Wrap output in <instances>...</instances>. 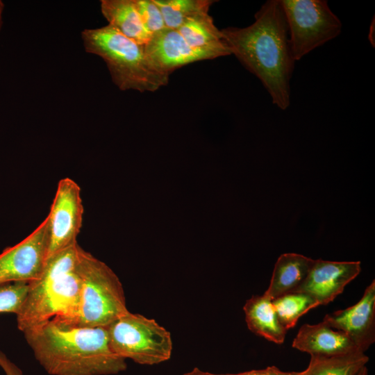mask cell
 Returning a JSON list of instances; mask_svg holds the SVG:
<instances>
[{
	"label": "cell",
	"mask_w": 375,
	"mask_h": 375,
	"mask_svg": "<svg viewBox=\"0 0 375 375\" xmlns=\"http://www.w3.org/2000/svg\"><path fill=\"white\" fill-rule=\"evenodd\" d=\"M81 39L86 52L105 61L112 81L121 90L155 92L167 84L169 76L154 67L144 45L111 26L85 29Z\"/></svg>",
	"instance_id": "cell-4"
},
{
	"label": "cell",
	"mask_w": 375,
	"mask_h": 375,
	"mask_svg": "<svg viewBox=\"0 0 375 375\" xmlns=\"http://www.w3.org/2000/svg\"><path fill=\"white\" fill-rule=\"evenodd\" d=\"M83 214L79 185L70 178H62L47 216L49 234L48 258L77 242Z\"/></svg>",
	"instance_id": "cell-9"
},
{
	"label": "cell",
	"mask_w": 375,
	"mask_h": 375,
	"mask_svg": "<svg viewBox=\"0 0 375 375\" xmlns=\"http://www.w3.org/2000/svg\"><path fill=\"white\" fill-rule=\"evenodd\" d=\"M272 304L281 324L287 331L295 326L302 315L319 306L312 297L299 292L281 295L272 300Z\"/></svg>",
	"instance_id": "cell-19"
},
{
	"label": "cell",
	"mask_w": 375,
	"mask_h": 375,
	"mask_svg": "<svg viewBox=\"0 0 375 375\" xmlns=\"http://www.w3.org/2000/svg\"><path fill=\"white\" fill-rule=\"evenodd\" d=\"M49 242L46 217L23 240L0 253V284L38 280L47 261Z\"/></svg>",
	"instance_id": "cell-8"
},
{
	"label": "cell",
	"mask_w": 375,
	"mask_h": 375,
	"mask_svg": "<svg viewBox=\"0 0 375 375\" xmlns=\"http://www.w3.org/2000/svg\"><path fill=\"white\" fill-rule=\"evenodd\" d=\"M81 249L76 242L48 258L40 278L29 283L26 300L17 315L22 332L53 318L75 324L80 301Z\"/></svg>",
	"instance_id": "cell-3"
},
{
	"label": "cell",
	"mask_w": 375,
	"mask_h": 375,
	"mask_svg": "<svg viewBox=\"0 0 375 375\" xmlns=\"http://www.w3.org/2000/svg\"><path fill=\"white\" fill-rule=\"evenodd\" d=\"M360 271V261L315 260L306 280L294 292L308 294L319 306H325L340 295Z\"/></svg>",
	"instance_id": "cell-12"
},
{
	"label": "cell",
	"mask_w": 375,
	"mask_h": 375,
	"mask_svg": "<svg viewBox=\"0 0 375 375\" xmlns=\"http://www.w3.org/2000/svg\"><path fill=\"white\" fill-rule=\"evenodd\" d=\"M243 310L248 328L254 334L274 342H284L287 330L281 324L272 300L264 293L247 300Z\"/></svg>",
	"instance_id": "cell-15"
},
{
	"label": "cell",
	"mask_w": 375,
	"mask_h": 375,
	"mask_svg": "<svg viewBox=\"0 0 375 375\" xmlns=\"http://www.w3.org/2000/svg\"><path fill=\"white\" fill-rule=\"evenodd\" d=\"M0 367L6 375H24L22 370L1 351H0Z\"/></svg>",
	"instance_id": "cell-24"
},
{
	"label": "cell",
	"mask_w": 375,
	"mask_h": 375,
	"mask_svg": "<svg viewBox=\"0 0 375 375\" xmlns=\"http://www.w3.org/2000/svg\"><path fill=\"white\" fill-rule=\"evenodd\" d=\"M372 34H373V36L374 37V18L372 20V23L371 24L370 31H369V39L372 44H373V47H374V45L373 44V42H372Z\"/></svg>",
	"instance_id": "cell-25"
},
{
	"label": "cell",
	"mask_w": 375,
	"mask_h": 375,
	"mask_svg": "<svg viewBox=\"0 0 375 375\" xmlns=\"http://www.w3.org/2000/svg\"><path fill=\"white\" fill-rule=\"evenodd\" d=\"M315 260L294 253L281 254L275 263L268 288L270 299L294 292L306 280Z\"/></svg>",
	"instance_id": "cell-14"
},
{
	"label": "cell",
	"mask_w": 375,
	"mask_h": 375,
	"mask_svg": "<svg viewBox=\"0 0 375 375\" xmlns=\"http://www.w3.org/2000/svg\"><path fill=\"white\" fill-rule=\"evenodd\" d=\"M183 375H192V374L190 373V372H187V373H185V374H183Z\"/></svg>",
	"instance_id": "cell-28"
},
{
	"label": "cell",
	"mask_w": 375,
	"mask_h": 375,
	"mask_svg": "<svg viewBox=\"0 0 375 375\" xmlns=\"http://www.w3.org/2000/svg\"><path fill=\"white\" fill-rule=\"evenodd\" d=\"M101 11L108 25L128 38L146 44L151 35L145 29L134 0H101Z\"/></svg>",
	"instance_id": "cell-16"
},
{
	"label": "cell",
	"mask_w": 375,
	"mask_h": 375,
	"mask_svg": "<svg viewBox=\"0 0 375 375\" xmlns=\"http://www.w3.org/2000/svg\"><path fill=\"white\" fill-rule=\"evenodd\" d=\"M322 321L344 333L365 352L375 342V281L365 288L356 303L326 315Z\"/></svg>",
	"instance_id": "cell-11"
},
{
	"label": "cell",
	"mask_w": 375,
	"mask_h": 375,
	"mask_svg": "<svg viewBox=\"0 0 375 375\" xmlns=\"http://www.w3.org/2000/svg\"><path fill=\"white\" fill-rule=\"evenodd\" d=\"M78 313L75 324L107 327L129 312L121 281L103 262L81 249Z\"/></svg>",
	"instance_id": "cell-5"
},
{
	"label": "cell",
	"mask_w": 375,
	"mask_h": 375,
	"mask_svg": "<svg viewBox=\"0 0 375 375\" xmlns=\"http://www.w3.org/2000/svg\"><path fill=\"white\" fill-rule=\"evenodd\" d=\"M134 2L145 29L151 36L166 28L154 0H134Z\"/></svg>",
	"instance_id": "cell-22"
},
{
	"label": "cell",
	"mask_w": 375,
	"mask_h": 375,
	"mask_svg": "<svg viewBox=\"0 0 375 375\" xmlns=\"http://www.w3.org/2000/svg\"><path fill=\"white\" fill-rule=\"evenodd\" d=\"M36 360L49 375H112L126 360L112 350L107 327H86L58 318L24 332Z\"/></svg>",
	"instance_id": "cell-2"
},
{
	"label": "cell",
	"mask_w": 375,
	"mask_h": 375,
	"mask_svg": "<svg viewBox=\"0 0 375 375\" xmlns=\"http://www.w3.org/2000/svg\"><path fill=\"white\" fill-rule=\"evenodd\" d=\"M304 370L301 372H284L276 366H269L262 369H254L237 374H215L202 371L197 367L190 372L192 375H304Z\"/></svg>",
	"instance_id": "cell-23"
},
{
	"label": "cell",
	"mask_w": 375,
	"mask_h": 375,
	"mask_svg": "<svg viewBox=\"0 0 375 375\" xmlns=\"http://www.w3.org/2000/svg\"><path fill=\"white\" fill-rule=\"evenodd\" d=\"M4 8L3 3L0 0V30L2 26V17H3V11Z\"/></svg>",
	"instance_id": "cell-26"
},
{
	"label": "cell",
	"mask_w": 375,
	"mask_h": 375,
	"mask_svg": "<svg viewBox=\"0 0 375 375\" xmlns=\"http://www.w3.org/2000/svg\"><path fill=\"white\" fill-rule=\"evenodd\" d=\"M158 6L166 28L178 29L187 19L201 12H209L215 1L154 0Z\"/></svg>",
	"instance_id": "cell-20"
},
{
	"label": "cell",
	"mask_w": 375,
	"mask_h": 375,
	"mask_svg": "<svg viewBox=\"0 0 375 375\" xmlns=\"http://www.w3.org/2000/svg\"><path fill=\"white\" fill-rule=\"evenodd\" d=\"M29 283L14 282L0 284V313L10 312L16 315L26 300Z\"/></svg>",
	"instance_id": "cell-21"
},
{
	"label": "cell",
	"mask_w": 375,
	"mask_h": 375,
	"mask_svg": "<svg viewBox=\"0 0 375 375\" xmlns=\"http://www.w3.org/2000/svg\"><path fill=\"white\" fill-rule=\"evenodd\" d=\"M280 1L295 61L340 35L342 23L330 9L327 1Z\"/></svg>",
	"instance_id": "cell-7"
},
{
	"label": "cell",
	"mask_w": 375,
	"mask_h": 375,
	"mask_svg": "<svg viewBox=\"0 0 375 375\" xmlns=\"http://www.w3.org/2000/svg\"><path fill=\"white\" fill-rule=\"evenodd\" d=\"M144 49L154 67L169 76L184 65L223 56L215 51L192 47L176 29L167 28L153 35Z\"/></svg>",
	"instance_id": "cell-10"
},
{
	"label": "cell",
	"mask_w": 375,
	"mask_h": 375,
	"mask_svg": "<svg viewBox=\"0 0 375 375\" xmlns=\"http://www.w3.org/2000/svg\"><path fill=\"white\" fill-rule=\"evenodd\" d=\"M244 28L221 30L231 54L255 75L281 110L290 104V80L294 69L288 24L280 0H268Z\"/></svg>",
	"instance_id": "cell-1"
},
{
	"label": "cell",
	"mask_w": 375,
	"mask_h": 375,
	"mask_svg": "<svg viewBox=\"0 0 375 375\" xmlns=\"http://www.w3.org/2000/svg\"><path fill=\"white\" fill-rule=\"evenodd\" d=\"M368 361L362 352L333 357L310 356L304 375H358Z\"/></svg>",
	"instance_id": "cell-18"
},
{
	"label": "cell",
	"mask_w": 375,
	"mask_h": 375,
	"mask_svg": "<svg viewBox=\"0 0 375 375\" xmlns=\"http://www.w3.org/2000/svg\"><path fill=\"white\" fill-rule=\"evenodd\" d=\"M367 374H368L367 368V366H365L361 369V370L359 372L358 375H367Z\"/></svg>",
	"instance_id": "cell-27"
},
{
	"label": "cell",
	"mask_w": 375,
	"mask_h": 375,
	"mask_svg": "<svg viewBox=\"0 0 375 375\" xmlns=\"http://www.w3.org/2000/svg\"><path fill=\"white\" fill-rule=\"evenodd\" d=\"M107 331L112 350L125 360L153 365L172 356L170 333L153 319L129 311L108 326Z\"/></svg>",
	"instance_id": "cell-6"
},
{
	"label": "cell",
	"mask_w": 375,
	"mask_h": 375,
	"mask_svg": "<svg viewBox=\"0 0 375 375\" xmlns=\"http://www.w3.org/2000/svg\"><path fill=\"white\" fill-rule=\"evenodd\" d=\"M176 30L193 48L215 51L223 56L231 54L221 30L217 28L208 12L191 17Z\"/></svg>",
	"instance_id": "cell-17"
},
{
	"label": "cell",
	"mask_w": 375,
	"mask_h": 375,
	"mask_svg": "<svg viewBox=\"0 0 375 375\" xmlns=\"http://www.w3.org/2000/svg\"><path fill=\"white\" fill-rule=\"evenodd\" d=\"M292 347L310 356L333 357L363 352L344 333L324 322L305 324L293 340Z\"/></svg>",
	"instance_id": "cell-13"
}]
</instances>
